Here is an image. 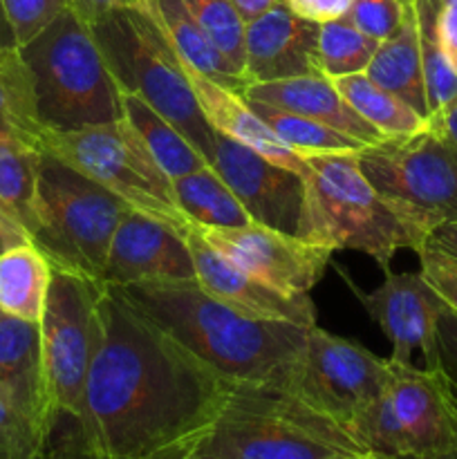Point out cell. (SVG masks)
Returning <instances> with one entry per match:
<instances>
[{
    "label": "cell",
    "instance_id": "1",
    "mask_svg": "<svg viewBox=\"0 0 457 459\" xmlns=\"http://www.w3.org/2000/svg\"><path fill=\"white\" fill-rule=\"evenodd\" d=\"M231 385L106 287L101 339L74 424L108 457L184 459L211 437Z\"/></svg>",
    "mask_w": 457,
    "mask_h": 459
},
{
    "label": "cell",
    "instance_id": "2",
    "mask_svg": "<svg viewBox=\"0 0 457 459\" xmlns=\"http://www.w3.org/2000/svg\"><path fill=\"white\" fill-rule=\"evenodd\" d=\"M119 291L231 384H280L287 388L294 384L309 327L251 316L211 296L197 281L134 285Z\"/></svg>",
    "mask_w": 457,
    "mask_h": 459
},
{
    "label": "cell",
    "instance_id": "3",
    "mask_svg": "<svg viewBox=\"0 0 457 459\" xmlns=\"http://www.w3.org/2000/svg\"><path fill=\"white\" fill-rule=\"evenodd\" d=\"M202 451L222 459H354L348 429L280 384H233Z\"/></svg>",
    "mask_w": 457,
    "mask_h": 459
},
{
    "label": "cell",
    "instance_id": "4",
    "mask_svg": "<svg viewBox=\"0 0 457 459\" xmlns=\"http://www.w3.org/2000/svg\"><path fill=\"white\" fill-rule=\"evenodd\" d=\"M305 220L300 238L330 251H358L390 272L397 251L426 247L392 206L372 188L358 166V152L307 157Z\"/></svg>",
    "mask_w": 457,
    "mask_h": 459
},
{
    "label": "cell",
    "instance_id": "5",
    "mask_svg": "<svg viewBox=\"0 0 457 459\" xmlns=\"http://www.w3.org/2000/svg\"><path fill=\"white\" fill-rule=\"evenodd\" d=\"M21 49L47 130H79L124 117L121 88L92 34L70 7Z\"/></svg>",
    "mask_w": 457,
    "mask_h": 459
},
{
    "label": "cell",
    "instance_id": "6",
    "mask_svg": "<svg viewBox=\"0 0 457 459\" xmlns=\"http://www.w3.org/2000/svg\"><path fill=\"white\" fill-rule=\"evenodd\" d=\"M90 27L119 88L155 108L211 164L218 133L202 112L186 67L151 13L142 4L112 9Z\"/></svg>",
    "mask_w": 457,
    "mask_h": 459
},
{
    "label": "cell",
    "instance_id": "7",
    "mask_svg": "<svg viewBox=\"0 0 457 459\" xmlns=\"http://www.w3.org/2000/svg\"><path fill=\"white\" fill-rule=\"evenodd\" d=\"M128 211L115 193L43 152L31 242L54 269L101 282L112 236Z\"/></svg>",
    "mask_w": 457,
    "mask_h": 459
},
{
    "label": "cell",
    "instance_id": "8",
    "mask_svg": "<svg viewBox=\"0 0 457 459\" xmlns=\"http://www.w3.org/2000/svg\"><path fill=\"white\" fill-rule=\"evenodd\" d=\"M39 148L101 184L133 211L170 224L184 236L195 227L177 206L173 179L157 166L124 117L79 130L45 128Z\"/></svg>",
    "mask_w": 457,
    "mask_h": 459
},
{
    "label": "cell",
    "instance_id": "9",
    "mask_svg": "<svg viewBox=\"0 0 457 459\" xmlns=\"http://www.w3.org/2000/svg\"><path fill=\"white\" fill-rule=\"evenodd\" d=\"M358 166L421 240L428 242L435 229L457 220V151L430 126L363 148Z\"/></svg>",
    "mask_w": 457,
    "mask_h": 459
},
{
    "label": "cell",
    "instance_id": "10",
    "mask_svg": "<svg viewBox=\"0 0 457 459\" xmlns=\"http://www.w3.org/2000/svg\"><path fill=\"white\" fill-rule=\"evenodd\" d=\"M103 290V282L81 273L52 272L39 325L45 384L56 420L74 421L81 412L85 381L101 339Z\"/></svg>",
    "mask_w": 457,
    "mask_h": 459
},
{
    "label": "cell",
    "instance_id": "11",
    "mask_svg": "<svg viewBox=\"0 0 457 459\" xmlns=\"http://www.w3.org/2000/svg\"><path fill=\"white\" fill-rule=\"evenodd\" d=\"M390 359H379L357 341L332 334L316 323L309 327L303 361L289 388L349 430L390 388Z\"/></svg>",
    "mask_w": 457,
    "mask_h": 459
},
{
    "label": "cell",
    "instance_id": "12",
    "mask_svg": "<svg viewBox=\"0 0 457 459\" xmlns=\"http://www.w3.org/2000/svg\"><path fill=\"white\" fill-rule=\"evenodd\" d=\"M195 229L202 240L228 263L289 296H309L334 254L298 236L255 222L236 229Z\"/></svg>",
    "mask_w": 457,
    "mask_h": 459
},
{
    "label": "cell",
    "instance_id": "13",
    "mask_svg": "<svg viewBox=\"0 0 457 459\" xmlns=\"http://www.w3.org/2000/svg\"><path fill=\"white\" fill-rule=\"evenodd\" d=\"M345 282L392 345L390 361L410 366L412 354L419 350L426 368L439 370L437 325L446 303L421 272H385V281L372 291L354 287L348 276Z\"/></svg>",
    "mask_w": 457,
    "mask_h": 459
},
{
    "label": "cell",
    "instance_id": "14",
    "mask_svg": "<svg viewBox=\"0 0 457 459\" xmlns=\"http://www.w3.org/2000/svg\"><path fill=\"white\" fill-rule=\"evenodd\" d=\"M211 166L240 200L251 222L300 238L307 193L303 175L222 134L215 137Z\"/></svg>",
    "mask_w": 457,
    "mask_h": 459
},
{
    "label": "cell",
    "instance_id": "15",
    "mask_svg": "<svg viewBox=\"0 0 457 459\" xmlns=\"http://www.w3.org/2000/svg\"><path fill=\"white\" fill-rule=\"evenodd\" d=\"M188 281H197V276L186 236L170 224L130 209L112 236L103 285L124 290Z\"/></svg>",
    "mask_w": 457,
    "mask_h": 459
},
{
    "label": "cell",
    "instance_id": "16",
    "mask_svg": "<svg viewBox=\"0 0 457 459\" xmlns=\"http://www.w3.org/2000/svg\"><path fill=\"white\" fill-rule=\"evenodd\" d=\"M392 366L390 399L406 437L408 459H444L457 448V397L442 370Z\"/></svg>",
    "mask_w": 457,
    "mask_h": 459
},
{
    "label": "cell",
    "instance_id": "17",
    "mask_svg": "<svg viewBox=\"0 0 457 459\" xmlns=\"http://www.w3.org/2000/svg\"><path fill=\"white\" fill-rule=\"evenodd\" d=\"M246 85L323 74L318 63V22L278 4L245 25Z\"/></svg>",
    "mask_w": 457,
    "mask_h": 459
},
{
    "label": "cell",
    "instance_id": "18",
    "mask_svg": "<svg viewBox=\"0 0 457 459\" xmlns=\"http://www.w3.org/2000/svg\"><path fill=\"white\" fill-rule=\"evenodd\" d=\"M188 249H191L193 264H195L197 285L209 291L215 299L233 305L240 312L251 314L269 321H287L296 325H316V309L309 296H289L273 290L267 282L258 281L245 269L228 263L224 255L211 249L197 229L193 227L186 233Z\"/></svg>",
    "mask_w": 457,
    "mask_h": 459
},
{
    "label": "cell",
    "instance_id": "19",
    "mask_svg": "<svg viewBox=\"0 0 457 459\" xmlns=\"http://www.w3.org/2000/svg\"><path fill=\"white\" fill-rule=\"evenodd\" d=\"M0 397L49 430L58 424L45 384L39 323L0 316Z\"/></svg>",
    "mask_w": 457,
    "mask_h": 459
},
{
    "label": "cell",
    "instance_id": "20",
    "mask_svg": "<svg viewBox=\"0 0 457 459\" xmlns=\"http://www.w3.org/2000/svg\"><path fill=\"white\" fill-rule=\"evenodd\" d=\"M186 74L193 85V92L200 101L202 112H204L206 121L215 133L233 139V142L260 152L273 164L296 170L305 178L307 161L278 139V134L255 115L254 108L246 103V99L240 92H233V90L211 81L209 76H202L193 70H186Z\"/></svg>",
    "mask_w": 457,
    "mask_h": 459
},
{
    "label": "cell",
    "instance_id": "21",
    "mask_svg": "<svg viewBox=\"0 0 457 459\" xmlns=\"http://www.w3.org/2000/svg\"><path fill=\"white\" fill-rule=\"evenodd\" d=\"M242 97L251 101H263L269 106L282 108V110L296 112L307 119L321 121V124L332 126L358 142L379 143L381 134L372 128L367 121H363L357 112L352 110L334 81L327 79L325 74H309L296 76V79L269 81V83H251L246 85Z\"/></svg>",
    "mask_w": 457,
    "mask_h": 459
},
{
    "label": "cell",
    "instance_id": "22",
    "mask_svg": "<svg viewBox=\"0 0 457 459\" xmlns=\"http://www.w3.org/2000/svg\"><path fill=\"white\" fill-rule=\"evenodd\" d=\"M142 7L151 13L186 70L209 76L233 92H245L246 81L204 34L182 0H143Z\"/></svg>",
    "mask_w": 457,
    "mask_h": 459
},
{
    "label": "cell",
    "instance_id": "23",
    "mask_svg": "<svg viewBox=\"0 0 457 459\" xmlns=\"http://www.w3.org/2000/svg\"><path fill=\"white\" fill-rule=\"evenodd\" d=\"M366 74L375 83L397 94L399 99L415 108L421 117L428 119V99H426L424 65H421L419 27H417L415 0H406L403 18L394 34L381 40L367 65Z\"/></svg>",
    "mask_w": 457,
    "mask_h": 459
},
{
    "label": "cell",
    "instance_id": "24",
    "mask_svg": "<svg viewBox=\"0 0 457 459\" xmlns=\"http://www.w3.org/2000/svg\"><path fill=\"white\" fill-rule=\"evenodd\" d=\"M52 264L34 242H21L0 254V309L7 316L40 323Z\"/></svg>",
    "mask_w": 457,
    "mask_h": 459
},
{
    "label": "cell",
    "instance_id": "25",
    "mask_svg": "<svg viewBox=\"0 0 457 459\" xmlns=\"http://www.w3.org/2000/svg\"><path fill=\"white\" fill-rule=\"evenodd\" d=\"M121 106L124 119L133 126L146 151L170 179L184 178L193 170L209 166V160L142 97L121 90Z\"/></svg>",
    "mask_w": 457,
    "mask_h": 459
},
{
    "label": "cell",
    "instance_id": "26",
    "mask_svg": "<svg viewBox=\"0 0 457 459\" xmlns=\"http://www.w3.org/2000/svg\"><path fill=\"white\" fill-rule=\"evenodd\" d=\"M43 151L22 139L0 137V211L31 240L36 231V195Z\"/></svg>",
    "mask_w": 457,
    "mask_h": 459
},
{
    "label": "cell",
    "instance_id": "27",
    "mask_svg": "<svg viewBox=\"0 0 457 459\" xmlns=\"http://www.w3.org/2000/svg\"><path fill=\"white\" fill-rule=\"evenodd\" d=\"M173 193L182 213L195 227L236 229L251 222L245 206L211 164L173 179Z\"/></svg>",
    "mask_w": 457,
    "mask_h": 459
},
{
    "label": "cell",
    "instance_id": "28",
    "mask_svg": "<svg viewBox=\"0 0 457 459\" xmlns=\"http://www.w3.org/2000/svg\"><path fill=\"white\" fill-rule=\"evenodd\" d=\"M334 85L343 94L345 101L352 106V110L384 139L408 137V134L421 133L430 126L426 117H421L397 94L375 83L366 72L341 76V79H334Z\"/></svg>",
    "mask_w": 457,
    "mask_h": 459
},
{
    "label": "cell",
    "instance_id": "29",
    "mask_svg": "<svg viewBox=\"0 0 457 459\" xmlns=\"http://www.w3.org/2000/svg\"><path fill=\"white\" fill-rule=\"evenodd\" d=\"M43 124L36 115L34 85L21 49H0V137L39 146Z\"/></svg>",
    "mask_w": 457,
    "mask_h": 459
},
{
    "label": "cell",
    "instance_id": "30",
    "mask_svg": "<svg viewBox=\"0 0 457 459\" xmlns=\"http://www.w3.org/2000/svg\"><path fill=\"white\" fill-rule=\"evenodd\" d=\"M246 103L278 134V139L303 160L316 155H332V152H361L363 148H367V143L358 142V139L349 137V134L341 133L332 126L321 124V121L307 119V117L263 101L246 99Z\"/></svg>",
    "mask_w": 457,
    "mask_h": 459
},
{
    "label": "cell",
    "instance_id": "31",
    "mask_svg": "<svg viewBox=\"0 0 457 459\" xmlns=\"http://www.w3.org/2000/svg\"><path fill=\"white\" fill-rule=\"evenodd\" d=\"M379 40L363 34L345 16L318 25V63L327 79L361 74L375 56Z\"/></svg>",
    "mask_w": 457,
    "mask_h": 459
},
{
    "label": "cell",
    "instance_id": "32",
    "mask_svg": "<svg viewBox=\"0 0 457 459\" xmlns=\"http://www.w3.org/2000/svg\"><path fill=\"white\" fill-rule=\"evenodd\" d=\"M417 27H419L421 65H424L426 99H428V124L442 117L457 101V72L448 65L435 30L433 3L415 0Z\"/></svg>",
    "mask_w": 457,
    "mask_h": 459
},
{
    "label": "cell",
    "instance_id": "33",
    "mask_svg": "<svg viewBox=\"0 0 457 459\" xmlns=\"http://www.w3.org/2000/svg\"><path fill=\"white\" fill-rule=\"evenodd\" d=\"M197 25L242 74L245 70V21L231 0H182ZM245 79V74H242Z\"/></svg>",
    "mask_w": 457,
    "mask_h": 459
},
{
    "label": "cell",
    "instance_id": "34",
    "mask_svg": "<svg viewBox=\"0 0 457 459\" xmlns=\"http://www.w3.org/2000/svg\"><path fill=\"white\" fill-rule=\"evenodd\" d=\"M54 430L0 397V459H40Z\"/></svg>",
    "mask_w": 457,
    "mask_h": 459
},
{
    "label": "cell",
    "instance_id": "35",
    "mask_svg": "<svg viewBox=\"0 0 457 459\" xmlns=\"http://www.w3.org/2000/svg\"><path fill=\"white\" fill-rule=\"evenodd\" d=\"M18 48L30 43L67 9L70 0H0Z\"/></svg>",
    "mask_w": 457,
    "mask_h": 459
},
{
    "label": "cell",
    "instance_id": "36",
    "mask_svg": "<svg viewBox=\"0 0 457 459\" xmlns=\"http://www.w3.org/2000/svg\"><path fill=\"white\" fill-rule=\"evenodd\" d=\"M406 0H352L345 18L352 21L363 34L375 40H385L399 27Z\"/></svg>",
    "mask_w": 457,
    "mask_h": 459
},
{
    "label": "cell",
    "instance_id": "37",
    "mask_svg": "<svg viewBox=\"0 0 457 459\" xmlns=\"http://www.w3.org/2000/svg\"><path fill=\"white\" fill-rule=\"evenodd\" d=\"M417 255L421 276L442 296L444 303L457 312V260L430 245H426Z\"/></svg>",
    "mask_w": 457,
    "mask_h": 459
},
{
    "label": "cell",
    "instance_id": "38",
    "mask_svg": "<svg viewBox=\"0 0 457 459\" xmlns=\"http://www.w3.org/2000/svg\"><path fill=\"white\" fill-rule=\"evenodd\" d=\"M439 370L457 397V312L446 305L437 325Z\"/></svg>",
    "mask_w": 457,
    "mask_h": 459
},
{
    "label": "cell",
    "instance_id": "39",
    "mask_svg": "<svg viewBox=\"0 0 457 459\" xmlns=\"http://www.w3.org/2000/svg\"><path fill=\"white\" fill-rule=\"evenodd\" d=\"M435 30L448 65L457 72V0H430Z\"/></svg>",
    "mask_w": 457,
    "mask_h": 459
},
{
    "label": "cell",
    "instance_id": "40",
    "mask_svg": "<svg viewBox=\"0 0 457 459\" xmlns=\"http://www.w3.org/2000/svg\"><path fill=\"white\" fill-rule=\"evenodd\" d=\"M40 459H115L108 457L103 453H99L97 448L90 446L88 442L81 435L79 426H72L63 437H58L56 442L49 439L47 448H45L43 457Z\"/></svg>",
    "mask_w": 457,
    "mask_h": 459
},
{
    "label": "cell",
    "instance_id": "41",
    "mask_svg": "<svg viewBox=\"0 0 457 459\" xmlns=\"http://www.w3.org/2000/svg\"><path fill=\"white\" fill-rule=\"evenodd\" d=\"M291 12L298 13L300 18H307L312 22H327L345 16L352 4V0H287Z\"/></svg>",
    "mask_w": 457,
    "mask_h": 459
},
{
    "label": "cell",
    "instance_id": "42",
    "mask_svg": "<svg viewBox=\"0 0 457 459\" xmlns=\"http://www.w3.org/2000/svg\"><path fill=\"white\" fill-rule=\"evenodd\" d=\"M143 0H70L67 7L90 25L97 18H101L103 13L112 12V9H121V7H137L142 4Z\"/></svg>",
    "mask_w": 457,
    "mask_h": 459
},
{
    "label": "cell",
    "instance_id": "43",
    "mask_svg": "<svg viewBox=\"0 0 457 459\" xmlns=\"http://www.w3.org/2000/svg\"><path fill=\"white\" fill-rule=\"evenodd\" d=\"M426 245L435 247V249L444 251V254L457 260V220H453V222H446V224H442V227L435 229L433 236L428 238V242H426Z\"/></svg>",
    "mask_w": 457,
    "mask_h": 459
},
{
    "label": "cell",
    "instance_id": "44",
    "mask_svg": "<svg viewBox=\"0 0 457 459\" xmlns=\"http://www.w3.org/2000/svg\"><path fill=\"white\" fill-rule=\"evenodd\" d=\"M231 3L246 25V22L255 21L258 16L267 13L269 9L278 7V4H285L287 0H231Z\"/></svg>",
    "mask_w": 457,
    "mask_h": 459
},
{
    "label": "cell",
    "instance_id": "45",
    "mask_svg": "<svg viewBox=\"0 0 457 459\" xmlns=\"http://www.w3.org/2000/svg\"><path fill=\"white\" fill-rule=\"evenodd\" d=\"M27 240H30L27 233L22 231L13 220H9L7 215L0 211V254H4L7 249H12V247L21 245V242H27Z\"/></svg>",
    "mask_w": 457,
    "mask_h": 459
},
{
    "label": "cell",
    "instance_id": "46",
    "mask_svg": "<svg viewBox=\"0 0 457 459\" xmlns=\"http://www.w3.org/2000/svg\"><path fill=\"white\" fill-rule=\"evenodd\" d=\"M430 128H433L435 133L442 134V137L457 151V101L453 103L442 117L430 121Z\"/></svg>",
    "mask_w": 457,
    "mask_h": 459
},
{
    "label": "cell",
    "instance_id": "47",
    "mask_svg": "<svg viewBox=\"0 0 457 459\" xmlns=\"http://www.w3.org/2000/svg\"><path fill=\"white\" fill-rule=\"evenodd\" d=\"M9 48H18L16 36H13L12 25H9L7 16H4L3 3H0V49H9Z\"/></svg>",
    "mask_w": 457,
    "mask_h": 459
},
{
    "label": "cell",
    "instance_id": "48",
    "mask_svg": "<svg viewBox=\"0 0 457 459\" xmlns=\"http://www.w3.org/2000/svg\"><path fill=\"white\" fill-rule=\"evenodd\" d=\"M184 459H222V457L213 455V453H209V451H197V453H193V455H188Z\"/></svg>",
    "mask_w": 457,
    "mask_h": 459
},
{
    "label": "cell",
    "instance_id": "49",
    "mask_svg": "<svg viewBox=\"0 0 457 459\" xmlns=\"http://www.w3.org/2000/svg\"><path fill=\"white\" fill-rule=\"evenodd\" d=\"M354 459H392V457L376 455V453H363V455H358V457H354Z\"/></svg>",
    "mask_w": 457,
    "mask_h": 459
},
{
    "label": "cell",
    "instance_id": "50",
    "mask_svg": "<svg viewBox=\"0 0 457 459\" xmlns=\"http://www.w3.org/2000/svg\"><path fill=\"white\" fill-rule=\"evenodd\" d=\"M444 459H457V448H455V451L451 453V455H446V457H444Z\"/></svg>",
    "mask_w": 457,
    "mask_h": 459
},
{
    "label": "cell",
    "instance_id": "51",
    "mask_svg": "<svg viewBox=\"0 0 457 459\" xmlns=\"http://www.w3.org/2000/svg\"><path fill=\"white\" fill-rule=\"evenodd\" d=\"M0 316H3V309H0Z\"/></svg>",
    "mask_w": 457,
    "mask_h": 459
}]
</instances>
